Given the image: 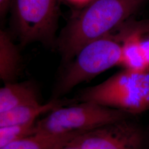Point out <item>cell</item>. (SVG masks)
<instances>
[{
    "label": "cell",
    "mask_w": 149,
    "mask_h": 149,
    "mask_svg": "<svg viewBox=\"0 0 149 149\" xmlns=\"http://www.w3.org/2000/svg\"><path fill=\"white\" fill-rule=\"evenodd\" d=\"M146 0H92L64 28L56 45L64 62L87 44L103 37L134 14Z\"/></svg>",
    "instance_id": "6da1fadb"
},
{
    "label": "cell",
    "mask_w": 149,
    "mask_h": 149,
    "mask_svg": "<svg viewBox=\"0 0 149 149\" xmlns=\"http://www.w3.org/2000/svg\"><path fill=\"white\" fill-rule=\"evenodd\" d=\"M120 33L116 29L87 44L71 61L58 80L53 99H58L74 87L92 80L112 67L120 65L122 58Z\"/></svg>",
    "instance_id": "7a4b0ae2"
},
{
    "label": "cell",
    "mask_w": 149,
    "mask_h": 149,
    "mask_svg": "<svg viewBox=\"0 0 149 149\" xmlns=\"http://www.w3.org/2000/svg\"><path fill=\"white\" fill-rule=\"evenodd\" d=\"M78 100L90 101L134 116L149 109V72L123 70L81 91Z\"/></svg>",
    "instance_id": "3957f363"
},
{
    "label": "cell",
    "mask_w": 149,
    "mask_h": 149,
    "mask_svg": "<svg viewBox=\"0 0 149 149\" xmlns=\"http://www.w3.org/2000/svg\"><path fill=\"white\" fill-rule=\"evenodd\" d=\"M125 112L93 102L58 107L36 122L37 133L60 134L87 132L107 124L132 117Z\"/></svg>",
    "instance_id": "277c9868"
},
{
    "label": "cell",
    "mask_w": 149,
    "mask_h": 149,
    "mask_svg": "<svg viewBox=\"0 0 149 149\" xmlns=\"http://www.w3.org/2000/svg\"><path fill=\"white\" fill-rule=\"evenodd\" d=\"M13 23L22 44L52 45L59 17V0H13ZM56 43V42H55Z\"/></svg>",
    "instance_id": "5b68a950"
},
{
    "label": "cell",
    "mask_w": 149,
    "mask_h": 149,
    "mask_svg": "<svg viewBox=\"0 0 149 149\" xmlns=\"http://www.w3.org/2000/svg\"><path fill=\"white\" fill-rule=\"evenodd\" d=\"M131 118L85 132L72 141L80 149H146L144 132Z\"/></svg>",
    "instance_id": "8992f818"
},
{
    "label": "cell",
    "mask_w": 149,
    "mask_h": 149,
    "mask_svg": "<svg viewBox=\"0 0 149 149\" xmlns=\"http://www.w3.org/2000/svg\"><path fill=\"white\" fill-rule=\"evenodd\" d=\"M41 104L37 86L32 81L5 83L0 89V113L17 107Z\"/></svg>",
    "instance_id": "52a82bcc"
},
{
    "label": "cell",
    "mask_w": 149,
    "mask_h": 149,
    "mask_svg": "<svg viewBox=\"0 0 149 149\" xmlns=\"http://www.w3.org/2000/svg\"><path fill=\"white\" fill-rule=\"evenodd\" d=\"M149 27L134 29L128 33L122 42V58L120 65L124 69L136 72H149L141 47V40Z\"/></svg>",
    "instance_id": "ba28073f"
},
{
    "label": "cell",
    "mask_w": 149,
    "mask_h": 149,
    "mask_svg": "<svg viewBox=\"0 0 149 149\" xmlns=\"http://www.w3.org/2000/svg\"><path fill=\"white\" fill-rule=\"evenodd\" d=\"M66 101L53 99L46 104L17 107L0 113V127L21 124L37 120L44 113H48L58 107L64 106Z\"/></svg>",
    "instance_id": "9c48e42d"
},
{
    "label": "cell",
    "mask_w": 149,
    "mask_h": 149,
    "mask_svg": "<svg viewBox=\"0 0 149 149\" xmlns=\"http://www.w3.org/2000/svg\"><path fill=\"white\" fill-rule=\"evenodd\" d=\"M21 55L10 35L0 31V78L5 84L15 82L20 72Z\"/></svg>",
    "instance_id": "30bf717a"
},
{
    "label": "cell",
    "mask_w": 149,
    "mask_h": 149,
    "mask_svg": "<svg viewBox=\"0 0 149 149\" xmlns=\"http://www.w3.org/2000/svg\"><path fill=\"white\" fill-rule=\"evenodd\" d=\"M85 132L60 134L36 133L0 149H59Z\"/></svg>",
    "instance_id": "8fae6325"
},
{
    "label": "cell",
    "mask_w": 149,
    "mask_h": 149,
    "mask_svg": "<svg viewBox=\"0 0 149 149\" xmlns=\"http://www.w3.org/2000/svg\"><path fill=\"white\" fill-rule=\"evenodd\" d=\"M37 120L0 127V148L36 133Z\"/></svg>",
    "instance_id": "7c38bea8"
},
{
    "label": "cell",
    "mask_w": 149,
    "mask_h": 149,
    "mask_svg": "<svg viewBox=\"0 0 149 149\" xmlns=\"http://www.w3.org/2000/svg\"><path fill=\"white\" fill-rule=\"evenodd\" d=\"M141 47L144 58L149 69V34L144 37L142 36L141 40Z\"/></svg>",
    "instance_id": "4fadbf2b"
},
{
    "label": "cell",
    "mask_w": 149,
    "mask_h": 149,
    "mask_svg": "<svg viewBox=\"0 0 149 149\" xmlns=\"http://www.w3.org/2000/svg\"><path fill=\"white\" fill-rule=\"evenodd\" d=\"M13 0H0V16L1 18L5 16Z\"/></svg>",
    "instance_id": "5bb4252c"
},
{
    "label": "cell",
    "mask_w": 149,
    "mask_h": 149,
    "mask_svg": "<svg viewBox=\"0 0 149 149\" xmlns=\"http://www.w3.org/2000/svg\"><path fill=\"white\" fill-rule=\"evenodd\" d=\"M59 149H80V148L77 145L74 144L71 140L69 143L66 144Z\"/></svg>",
    "instance_id": "9a60e30c"
},
{
    "label": "cell",
    "mask_w": 149,
    "mask_h": 149,
    "mask_svg": "<svg viewBox=\"0 0 149 149\" xmlns=\"http://www.w3.org/2000/svg\"><path fill=\"white\" fill-rule=\"evenodd\" d=\"M70 2L78 5H82V4H86L88 3L92 0H69Z\"/></svg>",
    "instance_id": "2e32d148"
}]
</instances>
